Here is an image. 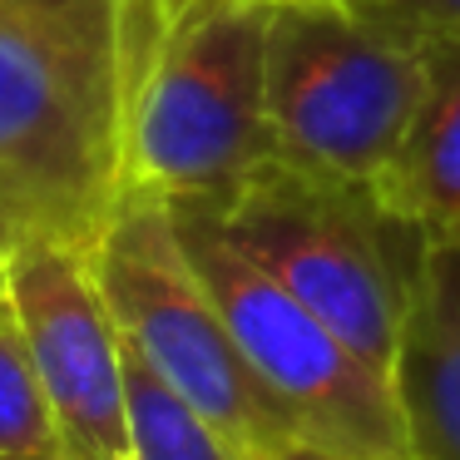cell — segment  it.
<instances>
[{"instance_id": "5b68a950", "label": "cell", "mask_w": 460, "mask_h": 460, "mask_svg": "<svg viewBox=\"0 0 460 460\" xmlns=\"http://www.w3.org/2000/svg\"><path fill=\"white\" fill-rule=\"evenodd\" d=\"M90 258L124 347L193 411H203L243 456L252 460L278 440L302 436L288 406L243 357L159 193L129 183Z\"/></svg>"}, {"instance_id": "8992f818", "label": "cell", "mask_w": 460, "mask_h": 460, "mask_svg": "<svg viewBox=\"0 0 460 460\" xmlns=\"http://www.w3.org/2000/svg\"><path fill=\"white\" fill-rule=\"evenodd\" d=\"M169 203V199H164ZM183 252L199 268L208 297L218 302L243 357L262 386L288 406L302 436L367 456L406 460L391 381L332 332L297 292H288L262 262H252L199 203H169Z\"/></svg>"}, {"instance_id": "7c38bea8", "label": "cell", "mask_w": 460, "mask_h": 460, "mask_svg": "<svg viewBox=\"0 0 460 460\" xmlns=\"http://www.w3.org/2000/svg\"><path fill=\"white\" fill-rule=\"evenodd\" d=\"M347 5L416 45L460 40V0H347Z\"/></svg>"}, {"instance_id": "9c48e42d", "label": "cell", "mask_w": 460, "mask_h": 460, "mask_svg": "<svg viewBox=\"0 0 460 460\" xmlns=\"http://www.w3.org/2000/svg\"><path fill=\"white\" fill-rule=\"evenodd\" d=\"M381 199L426 238H460V40L426 45V100Z\"/></svg>"}, {"instance_id": "6da1fadb", "label": "cell", "mask_w": 460, "mask_h": 460, "mask_svg": "<svg viewBox=\"0 0 460 460\" xmlns=\"http://www.w3.org/2000/svg\"><path fill=\"white\" fill-rule=\"evenodd\" d=\"M164 0H0V243L94 248L129 189V110Z\"/></svg>"}, {"instance_id": "ba28073f", "label": "cell", "mask_w": 460, "mask_h": 460, "mask_svg": "<svg viewBox=\"0 0 460 460\" xmlns=\"http://www.w3.org/2000/svg\"><path fill=\"white\" fill-rule=\"evenodd\" d=\"M406 460H460V238H426L391 361Z\"/></svg>"}, {"instance_id": "4fadbf2b", "label": "cell", "mask_w": 460, "mask_h": 460, "mask_svg": "<svg viewBox=\"0 0 460 460\" xmlns=\"http://www.w3.org/2000/svg\"><path fill=\"white\" fill-rule=\"evenodd\" d=\"M252 460H386V456H367V450H347V446H327V440L312 436H288L278 446H268Z\"/></svg>"}, {"instance_id": "30bf717a", "label": "cell", "mask_w": 460, "mask_h": 460, "mask_svg": "<svg viewBox=\"0 0 460 460\" xmlns=\"http://www.w3.org/2000/svg\"><path fill=\"white\" fill-rule=\"evenodd\" d=\"M129 460H248L129 351Z\"/></svg>"}, {"instance_id": "5bb4252c", "label": "cell", "mask_w": 460, "mask_h": 460, "mask_svg": "<svg viewBox=\"0 0 460 460\" xmlns=\"http://www.w3.org/2000/svg\"><path fill=\"white\" fill-rule=\"evenodd\" d=\"M21 460H70V456H21Z\"/></svg>"}, {"instance_id": "7a4b0ae2", "label": "cell", "mask_w": 460, "mask_h": 460, "mask_svg": "<svg viewBox=\"0 0 460 460\" xmlns=\"http://www.w3.org/2000/svg\"><path fill=\"white\" fill-rule=\"evenodd\" d=\"M199 208L391 381L401 317L426 252L416 223L381 193L292 159H268L228 199Z\"/></svg>"}, {"instance_id": "52a82bcc", "label": "cell", "mask_w": 460, "mask_h": 460, "mask_svg": "<svg viewBox=\"0 0 460 460\" xmlns=\"http://www.w3.org/2000/svg\"><path fill=\"white\" fill-rule=\"evenodd\" d=\"M5 302L25 332L70 460H129V347L90 248L25 238L5 248Z\"/></svg>"}, {"instance_id": "3957f363", "label": "cell", "mask_w": 460, "mask_h": 460, "mask_svg": "<svg viewBox=\"0 0 460 460\" xmlns=\"http://www.w3.org/2000/svg\"><path fill=\"white\" fill-rule=\"evenodd\" d=\"M272 0H173L129 110V183L218 203L278 159L268 124Z\"/></svg>"}, {"instance_id": "9a60e30c", "label": "cell", "mask_w": 460, "mask_h": 460, "mask_svg": "<svg viewBox=\"0 0 460 460\" xmlns=\"http://www.w3.org/2000/svg\"><path fill=\"white\" fill-rule=\"evenodd\" d=\"M164 5H173V0H164Z\"/></svg>"}, {"instance_id": "8fae6325", "label": "cell", "mask_w": 460, "mask_h": 460, "mask_svg": "<svg viewBox=\"0 0 460 460\" xmlns=\"http://www.w3.org/2000/svg\"><path fill=\"white\" fill-rule=\"evenodd\" d=\"M21 456H65V446L15 307L0 292V460Z\"/></svg>"}, {"instance_id": "277c9868", "label": "cell", "mask_w": 460, "mask_h": 460, "mask_svg": "<svg viewBox=\"0 0 460 460\" xmlns=\"http://www.w3.org/2000/svg\"><path fill=\"white\" fill-rule=\"evenodd\" d=\"M426 100V45L347 0H272L268 124L278 159L381 193Z\"/></svg>"}]
</instances>
